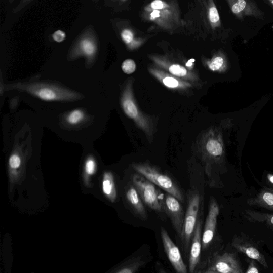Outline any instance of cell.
I'll list each match as a JSON object with an SVG mask.
<instances>
[{
  "label": "cell",
  "instance_id": "12",
  "mask_svg": "<svg viewBox=\"0 0 273 273\" xmlns=\"http://www.w3.org/2000/svg\"><path fill=\"white\" fill-rule=\"evenodd\" d=\"M126 198L136 216L141 220L146 221L148 216L145 205L133 183L128 185L127 187Z\"/></svg>",
  "mask_w": 273,
  "mask_h": 273
},
{
  "label": "cell",
  "instance_id": "27",
  "mask_svg": "<svg viewBox=\"0 0 273 273\" xmlns=\"http://www.w3.org/2000/svg\"><path fill=\"white\" fill-rule=\"evenodd\" d=\"M53 38L57 43H60L64 41L66 38V34L61 30H58L53 35Z\"/></svg>",
  "mask_w": 273,
  "mask_h": 273
},
{
  "label": "cell",
  "instance_id": "4",
  "mask_svg": "<svg viewBox=\"0 0 273 273\" xmlns=\"http://www.w3.org/2000/svg\"><path fill=\"white\" fill-rule=\"evenodd\" d=\"M132 183L146 206L160 216L166 215L164 206V194L161 193L155 184L139 173L133 175Z\"/></svg>",
  "mask_w": 273,
  "mask_h": 273
},
{
  "label": "cell",
  "instance_id": "10",
  "mask_svg": "<svg viewBox=\"0 0 273 273\" xmlns=\"http://www.w3.org/2000/svg\"><path fill=\"white\" fill-rule=\"evenodd\" d=\"M160 234L164 250L172 266L178 273H187V268L178 247L171 240L165 228H161Z\"/></svg>",
  "mask_w": 273,
  "mask_h": 273
},
{
  "label": "cell",
  "instance_id": "17",
  "mask_svg": "<svg viewBox=\"0 0 273 273\" xmlns=\"http://www.w3.org/2000/svg\"><path fill=\"white\" fill-rule=\"evenodd\" d=\"M103 190L104 194L111 200L114 201L116 198V190L114 181L113 176L110 173L104 175Z\"/></svg>",
  "mask_w": 273,
  "mask_h": 273
},
{
  "label": "cell",
  "instance_id": "34",
  "mask_svg": "<svg viewBox=\"0 0 273 273\" xmlns=\"http://www.w3.org/2000/svg\"><path fill=\"white\" fill-rule=\"evenodd\" d=\"M151 17L153 19L159 17V12L158 11H154L152 14H151Z\"/></svg>",
  "mask_w": 273,
  "mask_h": 273
},
{
  "label": "cell",
  "instance_id": "16",
  "mask_svg": "<svg viewBox=\"0 0 273 273\" xmlns=\"http://www.w3.org/2000/svg\"><path fill=\"white\" fill-rule=\"evenodd\" d=\"M146 262L141 256L133 257L119 268L118 273H135L146 265Z\"/></svg>",
  "mask_w": 273,
  "mask_h": 273
},
{
  "label": "cell",
  "instance_id": "2",
  "mask_svg": "<svg viewBox=\"0 0 273 273\" xmlns=\"http://www.w3.org/2000/svg\"><path fill=\"white\" fill-rule=\"evenodd\" d=\"M240 259L235 253L217 251L201 261L195 273H242Z\"/></svg>",
  "mask_w": 273,
  "mask_h": 273
},
{
  "label": "cell",
  "instance_id": "31",
  "mask_svg": "<svg viewBox=\"0 0 273 273\" xmlns=\"http://www.w3.org/2000/svg\"><path fill=\"white\" fill-rule=\"evenodd\" d=\"M151 6L155 9H161L164 8V4L161 0H155V1L151 3Z\"/></svg>",
  "mask_w": 273,
  "mask_h": 273
},
{
  "label": "cell",
  "instance_id": "15",
  "mask_svg": "<svg viewBox=\"0 0 273 273\" xmlns=\"http://www.w3.org/2000/svg\"><path fill=\"white\" fill-rule=\"evenodd\" d=\"M244 215L250 222L265 224L273 230V214L252 210H245Z\"/></svg>",
  "mask_w": 273,
  "mask_h": 273
},
{
  "label": "cell",
  "instance_id": "5",
  "mask_svg": "<svg viewBox=\"0 0 273 273\" xmlns=\"http://www.w3.org/2000/svg\"><path fill=\"white\" fill-rule=\"evenodd\" d=\"M18 88L47 102L73 100L80 96L67 89L46 84H28L18 87Z\"/></svg>",
  "mask_w": 273,
  "mask_h": 273
},
{
  "label": "cell",
  "instance_id": "11",
  "mask_svg": "<svg viewBox=\"0 0 273 273\" xmlns=\"http://www.w3.org/2000/svg\"><path fill=\"white\" fill-rule=\"evenodd\" d=\"M200 217L197 221L193 237H192L189 255V271L195 273L201 262L202 224L203 222Z\"/></svg>",
  "mask_w": 273,
  "mask_h": 273
},
{
  "label": "cell",
  "instance_id": "26",
  "mask_svg": "<svg viewBox=\"0 0 273 273\" xmlns=\"http://www.w3.org/2000/svg\"><path fill=\"white\" fill-rule=\"evenodd\" d=\"M21 164V158L17 154H13L9 159V165L12 168H18Z\"/></svg>",
  "mask_w": 273,
  "mask_h": 273
},
{
  "label": "cell",
  "instance_id": "1",
  "mask_svg": "<svg viewBox=\"0 0 273 273\" xmlns=\"http://www.w3.org/2000/svg\"><path fill=\"white\" fill-rule=\"evenodd\" d=\"M133 167L138 173L144 176L157 187L176 198L181 203H184L185 199L183 190L176 180L168 173L148 163L135 164Z\"/></svg>",
  "mask_w": 273,
  "mask_h": 273
},
{
  "label": "cell",
  "instance_id": "21",
  "mask_svg": "<svg viewBox=\"0 0 273 273\" xmlns=\"http://www.w3.org/2000/svg\"><path fill=\"white\" fill-rule=\"evenodd\" d=\"M209 18L211 23L215 25L220 24V16L216 7H211L209 9Z\"/></svg>",
  "mask_w": 273,
  "mask_h": 273
},
{
  "label": "cell",
  "instance_id": "30",
  "mask_svg": "<svg viewBox=\"0 0 273 273\" xmlns=\"http://www.w3.org/2000/svg\"><path fill=\"white\" fill-rule=\"evenodd\" d=\"M32 0H21V2H20L19 5L17 7L15 8L14 13H18L23 8L28 5L29 3H31Z\"/></svg>",
  "mask_w": 273,
  "mask_h": 273
},
{
  "label": "cell",
  "instance_id": "3",
  "mask_svg": "<svg viewBox=\"0 0 273 273\" xmlns=\"http://www.w3.org/2000/svg\"><path fill=\"white\" fill-rule=\"evenodd\" d=\"M202 198L197 188H191L187 191V206L185 216L183 231L180 237L184 253L187 256L189 250L197 221L200 218V210L202 205Z\"/></svg>",
  "mask_w": 273,
  "mask_h": 273
},
{
  "label": "cell",
  "instance_id": "24",
  "mask_svg": "<svg viewBox=\"0 0 273 273\" xmlns=\"http://www.w3.org/2000/svg\"><path fill=\"white\" fill-rule=\"evenodd\" d=\"M246 260L249 263V266L246 273H258L260 272L259 266L257 264V261L254 259L248 258Z\"/></svg>",
  "mask_w": 273,
  "mask_h": 273
},
{
  "label": "cell",
  "instance_id": "22",
  "mask_svg": "<svg viewBox=\"0 0 273 273\" xmlns=\"http://www.w3.org/2000/svg\"><path fill=\"white\" fill-rule=\"evenodd\" d=\"M169 72L178 76H184L187 74V70L179 65H173L170 67Z\"/></svg>",
  "mask_w": 273,
  "mask_h": 273
},
{
  "label": "cell",
  "instance_id": "20",
  "mask_svg": "<svg viewBox=\"0 0 273 273\" xmlns=\"http://www.w3.org/2000/svg\"><path fill=\"white\" fill-rule=\"evenodd\" d=\"M123 71L127 74L133 73L136 70V64L132 59H127L121 66Z\"/></svg>",
  "mask_w": 273,
  "mask_h": 273
},
{
  "label": "cell",
  "instance_id": "9",
  "mask_svg": "<svg viewBox=\"0 0 273 273\" xmlns=\"http://www.w3.org/2000/svg\"><path fill=\"white\" fill-rule=\"evenodd\" d=\"M231 11L241 21L246 17L264 18L265 13L259 8L255 0H227Z\"/></svg>",
  "mask_w": 273,
  "mask_h": 273
},
{
  "label": "cell",
  "instance_id": "25",
  "mask_svg": "<svg viewBox=\"0 0 273 273\" xmlns=\"http://www.w3.org/2000/svg\"><path fill=\"white\" fill-rule=\"evenodd\" d=\"M96 163L93 159H89L87 160L85 165L86 173L89 175H93L95 173Z\"/></svg>",
  "mask_w": 273,
  "mask_h": 273
},
{
  "label": "cell",
  "instance_id": "8",
  "mask_svg": "<svg viewBox=\"0 0 273 273\" xmlns=\"http://www.w3.org/2000/svg\"><path fill=\"white\" fill-rule=\"evenodd\" d=\"M231 245L239 252L256 260L265 268H268L265 256L262 254L256 243L248 237L245 235L236 236Z\"/></svg>",
  "mask_w": 273,
  "mask_h": 273
},
{
  "label": "cell",
  "instance_id": "13",
  "mask_svg": "<svg viewBox=\"0 0 273 273\" xmlns=\"http://www.w3.org/2000/svg\"><path fill=\"white\" fill-rule=\"evenodd\" d=\"M97 51V45L94 35L90 33L84 34L79 40L73 49V56H84L88 58H93Z\"/></svg>",
  "mask_w": 273,
  "mask_h": 273
},
{
  "label": "cell",
  "instance_id": "6",
  "mask_svg": "<svg viewBox=\"0 0 273 273\" xmlns=\"http://www.w3.org/2000/svg\"><path fill=\"white\" fill-rule=\"evenodd\" d=\"M220 208L216 199L211 197L208 215L202 237V252H206L211 247L216 235L218 217Z\"/></svg>",
  "mask_w": 273,
  "mask_h": 273
},
{
  "label": "cell",
  "instance_id": "29",
  "mask_svg": "<svg viewBox=\"0 0 273 273\" xmlns=\"http://www.w3.org/2000/svg\"><path fill=\"white\" fill-rule=\"evenodd\" d=\"M121 37H122L126 43L129 44L133 41L134 36L132 32L129 31V30L125 29L121 33Z\"/></svg>",
  "mask_w": 273,
  "mask_h": 273
},
{
  "label": "cell",
  "instance_id": "32",
  "mask_svg": "<svg viewBox=\"0 0 273 273\" xmlns=\"http://www.w3.org/2000/svg\"><path fill=\"white\" fill-rule=\"evenodd\" d=\"M267 181L270 188H273V174H268L267 175Z\"/></svg>",
  "mask_w": 273,
  "mask_h": 273
},
{
  "label": "cell",
  "instance_id": "14",
  "mask_svg": "<svg viewBox=\"0 0 273 273\" xmlns=\"http://www.w3.org/2000/svg\"><path fill=\"white\" fill-rule=\"evenodd\" d=\"M247 204L273 211V188H262L256 196L247 200Z\"/></svg>",
  "mask_w": 273,
  "mask_h": 273
},
{
  "label": "cell",
  "instance_id": "23",
  "mask_svg": "<svg viewBox=\"0 0 273 273\" xmlns=\"http://www.w3.org/2000/svg\"><path fill=\"white\" fill-rule=\"evenodd\" d=\"M224 63L223 58L218 56L214 59L209 65L210 69L212 71H216L219 69Z\"/></svg>",
  "mask_w": 273,
  "mask_h": 273
},
{
  "label": "cell",
  "instance_id": "7",
  "mask_svg": "<svg viewBox=\"0 0 273 273\" xmlns=\"http://www.w3.org/2000/svg\"><path fill=\"white\" fill-rule=\"evenodd\" d=\"M164 206L166 215L170 218L172 225L180 238L185 216L181 202L166 192L164 197Z\"/></svg>",
  "mask_w": 273,
  "mask_h": 273
},
{
  "label": "cell",
  "instance_id": "35",
  "mask_svg": "<svg viewBox=\"0 0 273 273\" xmlns=\"http://www.w3.org/2000/svg\"><path fill=\"white\" fill-rule=\"evenodd\" d=\"M195 62V59H192L189 60L188 63L186 64V66L187 67H191L192 65H193V63Z\"/></svg>",
  "mask_w": 273,
  "mask_h": 273
},
{
  "label": "cell",
  "instance_id": "28",
  "mask_svg": "<svg viewBox=\"0 0 273 273\" xmlns=\"http://www.w3.org/2000/svg\"><path fill=\"white\" fill-rule=\"evenodd\" d=\"M164 84L168 87L176 88L178 85V82L174 78L166 77L164 79Z\"/></svg>",
  "mask_w": 273,
  "mask_h": 273
},
{
  "label": "cell",
  "instance_id": "18",
  "mask_svg": "<svg viewBox=\"0 0 273 273\" xmlns=\"http://www.w3.org/2000/svg\"><path fill=\"white\" fill-rule=\"evenodd\" d=\"M85 116L84 111L76 109L70 112L66 117L68 124L70 125H76L82 122Z\"/></svg>",
  "mask_w": 273,
  "mask_h": 273
},
{
  "label": "cell",
  "instance_id": "19",
  "mask_svg": "<svg viewBox=\"0 0 273 273\" xmlns=\"http://www.w3.org/2000/svg\"><path fill=\"white\" fill-rule=\"evenodd\" d=\"M123 107L125 113L129 117L135 119L138 116L137 108L132 100L124 99L123 102Z\"/></svg>",
  "mask_w": 273,
  "mask_h": 273
},
{
  "label": "cell",
  "instance_id": "33",
  "mask_svg": "<svg viewBox=\"0 0 273 273\" xmlns=\"http://www.w3.org/2000/svg\"><path fill=\"white\" fill-rule=\"evenodd\" d=\"M262 1L273 9V0H262Z\"/></svg>",
  "mask_w": 273,
  "mask_h": 273
}]
</instances>
